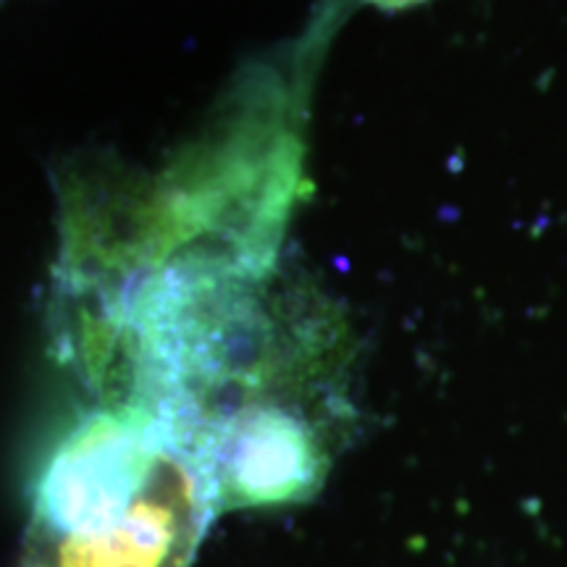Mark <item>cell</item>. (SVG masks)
<instances>
[{
	"label": "cell",
	"mask_w": 567,
	"mask_h": 567,
	"mask_svg": "<svg viewBox=\"0 0 567 567\" xmlns=\"http://www.w3.org/2000/svg\"><path fill=\"white\" fill-rule=\"evenodd\" d=\"M71 350L101 405L193 457L216 515L310 502L358 423L350 326L279 264L142 268L74 302Z\"/></svg>",
	"instance_id": "obj_1"
},
{
	"label": "cell",
	"mask_w": 567,
	"mask_h": 567,
	"mask_svg": "<svg viewBox=\"0 0 567 567\" xmlns=\"http://www.w3.org/2000/svg\"><path fill=\"white\" fill-rule=\"evenodd\" d=\"M213 517L193 457L151 415L101 405L42 460L19 567H189Z\"/></svg>",
	"instance_id": "obj_2"
},
{
	"label": "cell",
	"mask_w": 567,
	"mask_h": 567,
	"mask_svg": "<svg viewBox=\"0 0 567 567\" xmlns=\"http://www.w3.org/2000/svg\"><path fill=\"white\" fill-rule=\"evenodd\" d=\"M368 3L379 6V9H386V11H396V9H410V6L423 3V0H368Z\"/></svg>",
	"instance_id": "obj_3"
}]
</instances>
